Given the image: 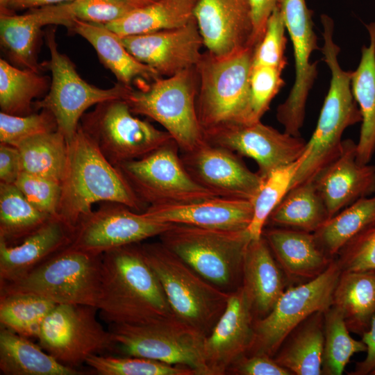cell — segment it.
Here are the masks:
<instances>
[{"label":"cell","instance_id":"cell-29","mask_svg":"<svg viewBox=\"0 0 375 375\" xmlns=\"http://www.w3.org/2000/svg\"><path fill=\"white\" fill-rule=\"evenodd\" d=\"M366 28L369 44L362 47L360 62L351 76L352 93L362 117L356 143L357 160L361 164L369 163L375 152V22Z\"/></svg>","mask_w":375,"mask_h":375},{"label":"cell","instance_id":"cell-30","mask_svg":"<svg viewBox=\"0 0 375 375\" xmlns=\"http://www.w3.org/2000/svg\"><path fill=\"white\" fill-rule=\"evenodd\" d=\"M0 371L4 375H80L29 340L1 326Z\"/></svg>","mask_w":375,"mask_h":375},{"label":"cell","instance_id":"cell-53","mask_svg":"<svg viewBox=\"0 0 375 375\" xmlns=\"http://www.w3.org/2000/svg\"><path fill=\"white\" fill-rule=\"evenodd\" d=\"M74 0H11L8 10H23L37 8L48 6L68 3Z\"/></svg>","mask_w":375,"mask_h":375},{"label":"cell","instance_id":"cell-13","mask_svg":"<svg viewBox=\"0 0 375 375\" xmlns=\"http://www.w3.org/2000/svg\"><path fill=\"white\" fill-rule=\"evenodd\" d=\"M341 274L335 258L317 278L286 288L272 310L254 322V340L247 354L274 357L289 333L312 313L332 304L333 293Z\"/></svg>","mask_w":375,"mask_h":375},{"label":"cell","instance_id":"cell-11","mask_svg":"<svg viewBox=\"0 0 375 375\" xmlns=\"http://www.w3.org/2000/svg\"><path fill=\"white\" fill-rule=\"evenodd\" d=\"M80 126L115 166L142 158L174 140L166 131L135 117L122 99L97 104L83 115Z\"/></svg>","mask_w":375,"mask_h":375},{"label":"cell","instance_id":"cell-22","mask_svg":"<svg viewBox=\"0 0 375 375\" xmlns=\"http://www.w3.org/2000/svg\"><path fill=\"white\" fill-rule=\"evenodd\" d=\"M356 143L342 141L340 155L312 181L329 219L357 200L375 194V165L357 160Z\"/></svg>","mask_w":375,"mask_h":375},{"label":"cell","instance_id":"cell-33","mask_svg":"<svg viewBox=\"0 0 375 375\" xmlns=\"http://www.w3.org/2000/svg\"><path fill=\"white\" fill-rule=\"evenodd\" d=\"M44 26L39 8L19 15L1 14V45L18 67L38 72L42 69L38 60V49Z\"/></svg>","mask_w":375,"mask_h":375},{"label":"cell","instance_id":"cell-4","mask_svg":"<svg viewBox=\"0 0 375 375\" xmlns=\"http://www.w3.org/2000/svg\"><path fill=\"white\" fill-rule=\"evenodd\" d=\"M255 47L225 57L204 53L196 67V107L204 131L257 120L251 101L250 74Z\"/></svg>","mask_w":375,"mask_h":375},{"label":"cell","instance_id":"cell-54","mask_svg":"<svg viewBox=\"0 0 375 375\" xmlns=\"http://www.w3.org/2000/svg\"><path fill=\"white\" fill-rule=\"evenodd\" d=\"M131 5H132L135 8L143 7L148 4H150L153 2H155L157 0H126Z\"/></svg>","mask_w":375,"mask_h":375},{"label":"cell","instance_id":"cell-17","mask_svg":"<svg viewBox=\"0 0 375 375\" xmlns=\"http://www.w3.org/2000/svg\"><path fill=\"white\" fill-rule=\"evenodd\" d=\"M208 143L228 149L257 163L258 174L265 178L274 170L297 160L306 142L260 121L233 124L204 131Z\"/></svg>","mask_w":375,"mask_h":375},{"label":"cell","instance_id":"cell-20","mask_svg":"<svg viewBox=\"0 0 375 375\" xmlns=\"http://www.w3.org/2000/svg\"><path fill=\"white\" fill-rule=\"evenodd\" d=\"M203 45L217 57L256 47L249 0H199L194 10Z\"/></svg>","mask_w":375,"mask_h":375},{"label":"cell","instance_id":"cell-51","mask_svg":"<svg viewBox=\"0 0 375 375\" xmlns=\"http://www.w3.org/2000/svg\"><path fill=\"white\" fill-rule=\"evenodd\" d=\"M362 340L367 346L366 357L357 362L354 370L349 375H372L375 372V315L369 329L362 335Z\"/></svg>","mask_w":375,"mask_h":375},{"label":"cell","instance_id":"cell-52","mask_svg":"<svg viewBox=\"0 0 375 375\" xmlns=\"http://www.w3.org/2000/svg\"><path fill=\"white\" fill-rule=\"evenodd\" d=\"M278 1L279 0H249L257 44L262 38L268 18L278 5Z\"/></svg>","mask_w":375,"mask_h":375},{"label":"cell","instance_id":"cell-36","mask_svg":"<svg viewBox=\"0 0 375 375\" xmlns=\"http://www.w3.org/2000/svg\"><path fill=\"white\" fill-rule=\"evenodd\" d=\"M51 79L40 72L0 60L1 111L13 115L31 113L34 99L49 91Z\"/></svg>","mask_w":375,"mask_h":375},{"label":"cell","instance_id":"cell-38","mask_svg":"<svg viewBox=\"0 0 375 375\" xmlns=\"http://www.w3.org/2000/svg\"><path fill=\"white\" fill-rule=\"evenodd\" d=\"M51 217L31 205L15 184L0 183V241L17 244Z\"/></svg>","mask_w":375,"mask_h":375},{"label":"cell","instance_id":"cell-23","mask_svg":"<svg viewBox=\"0 0 375 375\" xmlns=\"http://www.w3.org/2000/svg\"><path fill=\"white\" fill-rule=\"evenodd\" d=\"M143 213L155 220L201 228L243 230L253 216L250 200L212 197L185 203L149 206Z\"/></svg>","mask_w":375,"mask_h":375},{"label":"cell","instance_id":"cell-39","mask_svg":"<svg viewBox=\"0 0 375 375\" xmlns=\"http://www.w3.org/2000/svg\"><path fill=\"white\" fill-rule=\"evenodd\" d=\"M56 306L53 301L33 294L0 293L1 326L28 338H38L44 319Z\"/></svg>","mask_w":375,"mask_h":375},{"label":"cell","instance_id":"cell-47","mask_svg":"<svg viewBox=\"0 0 375 375\" xmlns=\"http://www.w3.org/2000/svg\"><path fill=\"white\" fill-rule=\"evenodd\" d=\"M282 70L270 66H252L250 92L252 110L257 120L269 109L274 97L284 85Z\"/></svg>","mask_w":375,"mask_h":375},{"label":"cell","instance_id":"cell-40","mask_svg":"<svg viewBox=\"0 0 375 375\" xmlns=\"http://www.w3.org/2000/svg\"><path fill=\"white\" fill-rule=\"evenodd\" d=\"M324 344L322 365V375H341L353 354L366 352L367 346L356 340L350 331L341 312L331 306L324 311Z\"/></svg>","mask_w":375,"mask_h":375},{"label":"cell","instance_id":"cell-3","mask_svg":"<svg viewBox=\"0 0 375 375\" xmlns=\"http://www.w3.org/2000/svg\"><path fill=\"white\" fill-rule=\"evenodd\" d=\"M323 27V60L331 71L328 93L316 128L306 142V156L292 181L290 188L310 182L340 153L342 136L348 127L361 122L362 117L351 90L352 71H344L338 61L340 47L333 40V20L321 15Z\"/></svg>","mask_w":375,"mask_h":375},{"label":"cell","instance_id":"cell-9","mask_svg":"<svg viewBox=\"0 0 375 375\" xmlns=\"http://www.w3.org/2000/svg\"><path fill=\"white\" fill-rule=\"evenodd\" d=\"M45 39L50 59L42 67L51 73V85L47 94L35 101L33 106L37 110H48L53 115L57 131L68 144L74 138L86 110L106 101L124 99L131 86L117 83L103 89L88 83L80 76L70 58L58 49L55 28L47 30Z\"/></svg>","mask_w":375,"mask_h":375},{"label":"cell","instance_id":"cell-46","mask_svg":"<svg viewBox=\"0 0 375 375\" xmlns=\"http://www.w3.org/2000/svg\"><path fill=\"white\" fill-rule=\"evenodd\" d=\"M15 185L40 211L57 217L62 185L53 180L21 172Z\"/></svg>","mask_w":375,"mask_h":375},{"label":"cell","instance_id":"cell-19","mask_svg":"<svg viewBox=\"0 0 375 375\" xmlns=\"http://www.w3.org/2000/svg\"><path fill=\"white\" fill-rule=\"evenodd\" d=\"M117 37L133 57L160 76L196 67L203 56V42L194 18L178 28Z\"/></svg>","mask_w":375,"mask_h":375},{"label":"cell","instance_id":"cell-1","mask_svg":"<svg viewBox=\"0 0 375 375\" xmlns=\"http://www.w3.org/2000/svg\"><path fill=\"white\" fill-rule=\"evenodd\" d=\"M97 309L110 325L148 324L174 315L141 242L102 255Z\"/></svg>","mask_w":375,"mask_h":375},{"label":"cell","instance_id":"cell-28","mask_svg":"<svg viewBox=\"0 0 375 375\" xmlns=\"http://www.w3.org/2000/svg\"><path fill=\"white\" fill-rule=\"evenodd\" d=\"M324 344V311H317L289 333L273 358L292 375H322Z\"/></svg>","mask_w":375,"mask_h":375},{"label":"cell","instance_id":"cell-16","mask_svg":"<svg viewBox=\"0 0 375 375\" xmlns=\"http://www.w3.org/2000/svg\"><path fill=\"white\" fill-rule=\"evenodd\" d=\"M172 224L155 220L143 212L110 203L83 217L66 248L92 255L160 236Z\"/></svg>","mask_w":375,"mask_h":375},{"label":"cell","instance_id":"cell-31","mask_svg":"<svg viewBox=\"0 0 375 375\" xmlns=\"http://www.w3.org/2000/svg\"><path fill=\"white\" fill-rule=\"evenodd\" d=\"M331 306L341 312L349 331L361 336L375 315V270L341 272Z\"/></svg>","mask_w":375,"mask_h":375},{"label":"cell","instance_id":"cell-7","mask_svg":"<svg viewBox=\"0 0 375 375\" xmlns=\"http://www.w3.org/2000/svg\"><path fill=\"white\" fill-rule=\"evenodd\" d=\"M199 88L197 68L149 82L137 89L129 88L124 99L134 115L159 123L182 152L195 149L206 142L196 107Z\"/></svg>","mask_w":375,"mask_h":375},{"label":"cell","instance_id":"cell-48","mask_svg":"<svg viewBox=\"0 0 375 375\" xmlns=\"http://www.w3.org/2000/svg\"><path fill=\"white\" fill-rule=\"evenodd\" d=\"M335 260L341 272L375 270V226L347 242Z\"/></svg>","mask_w":375,"mask_h":375},{"label":"cell","instance_id":"cell-49","mask_svg":"<svg viewBox=\"0 0 375 375\" xmlns=\"http://www.w3.org/2000/svg\"><path fill=\"white\" fill-rule=\"evenodd\" d=\"M227 374L235 375H292L278 364L273 357L265 354H246L236 360Z\"/></svg>","mask_w":375,"mask_h":375},{"label":"cell","instance_id":"cell-43","mask_svg":"<svg viewBox=\"0 0 375 375\" xmlns=\"http://www.w3.org/2000/svg\"><path fill=\"white\" fill-rule=\"evenodd\" d=\"M57 131L53 115L42 109L39 113L13 115L0 112V142L17 147L34 135Z\"/></svg>","mask_w":375,"mask_h":375},{"label":"cell","instance_id":"cell-50","mask_svg":"<svg viewBox=\"0 0 375 375\" xmlns=\"http://www.w3.org/2000/svg\"><path fill=\"white\" fill-rule=\"evenodd\" d=\"M21 172V160L18 149L0 143V183L15 184Z\"/></svg>","mask_w":375,"mask_h":375},{"label":"cell","instance_id":"cell-55","mask_svg":"<svg viewBox=\"0 0 375 375\" xmlns=\"http://www.w3.org/2000/svg\"><path fill=\"white\" fill-rule=\"evenodd\" d=\"M11 0H0L1 14H9L8 6Z\"/></svg>","mask_w":375,"mask_h":375},{"label":"cell","instance_id":"cell-15","mask_svg":"<svg viewBox=\"0 0 375 375\" xmlns=\"http://www.w3.org/2000/svg\"><path fill=\"white\" fill-rule=\"evenodd\" d=\"M278 6L292 44L295 76L288 97L277 108L276 119L284 132L299 137L308 97L317 76V62L310 61L312 52L319 49L317 37L306 0H279Z\"/></svg>","mask_w":375,"mask_h":375},{"label":"cell","instance_id":"cell-44","mask_svg":"<svg viewBox=\"0 0 375 375\" xmlns=\"http://www.w3.org/2000/svg\"><path fill=\"white\" fill-rule=\"evenodd\" d=\"M285 31L278 5L269 17L265 33L254 49L252 66H270L282 71L284 69L287 65Z\"/></svg>","mask_w":375,"mask_h":375},{"label":"cell","instance_id":"cell-34","mask_svg":"<svg viewBox=\"0 0 375 375\" xmlns=\"http://www.w3.org/2000/svg\"><path fill=\"white\" fill-rule=\"evenodd\" d=\"M329 219L312 181L291 188L270 214L267 224L315 233Z\"/></svg>","mask_w":375,"mask_h":375},{"label":"cell","instance_id":"cell-37","mask_svg":"<svg viewBox=\"0 0 375 375\" xmlns=\"http://www.w3.org/2000/svg\"><path fill=\"white\" fill-rule=\"evenodd\" d=\"M375 226V194L362 198L328 219L314 233L318 243L331 257L351 240Z\"/></svg>","mask_w":375,"mask_h":375},{"label":"cell","instance_id":"cell-56","mask_svg":"<svg viewBox=\"0 0 375 375\" xmlns=\"http://www.w3.org/2000/svg\"><path fill=\"white\" fill-rule=\"evenodd\" d=\"M372 375H375V372H373V374H372Z\"/></svg>","mask_w":375,"mask_h":375},{"label":"cell","instance_id":"cell-8","mask_svg":"<svg viewBox=\"0 0 375 375\" xmlns=\"http://www.w3.org/2000/svg\"><path fill=\"white\" fill-rule=\"evenodd\" d=\"M101 269L102 255L65 249L22 278L0 284V293H28L56 304L97 308Z\"/></svg>","mask_w":375,"mask_h":375},{"label":"cell","instance_id":"cell-32","mask_svg":"<svg viewBox=\"0 0 375 375\" xmlns=\"http://www.w3.org/2000/svg\"><path fill=\"white\" fill-rule=\"evenodd\" d=\"M199 0H157L131 10L122 17L103 24L118 36L149 33L183 26L194 17Z\"/></svg>","mask_w":375,"mask_h":375},{"label":"cell","instance_id":"cell-45","mask_svg":"<svg viewBox=\"0 0 375 375\" xmlns=\"http://www.w3.org/2000/svg\"><path fill=\"white\" fill-rule=\"evenodd\" d=\"M68 20L106 24L115 21L135 8L126 0H74L64 3Z\"/></svg>","mask_w":375,"mask_h":375},{"label":"cell","instance_id":"cell-42","mask_svg":"<svg viewBox=\"0 0 375 375\" xmlns=\"http://www.w3.org/2000/svg\"><path fill=\"white\" fill-rule=\"evenodd\" d=\"M85 364L100 375H197L185 366L131 356L95 354Z\"/></svg>","mask_w":375,"mask_h":375},{"label":"cell","instance_id":"cell-27","mask_svg":"<svg viewBox=\"0 0 375 375\" xmlns=\"http://www.w3.org/2000/svg\"><path fill=\"white\" fill-rule=\"evenodd\" d=\"M69 29L93 47L101 62L115 75L119 83L131 86L135 81L152 82L162 77L133 57L117 35L103 24L74 19Z\"/></svg>","mask_w":375,"mask_h":375},{"label":"cell","instance_id":"cell-35","mask_svg":"<svg viewBox=\"0 0 375 375\" xmlns=\"http://www.w3.org/2000/svg\"><path fill=\"white\" fill-rule=\"evenodd\" d=\"M19 150L22 172L60 183L64 179L68 144L58 131L41 133L22 141Z\"/></svg>","mask_w":375,"mask_h":375},{"label":"cell","instance_id":"cell-12","mask_svg":"<svg viewBox=\"0 0 375 375\" xmlns=\"http://www.w3.org/2000/svg\"><path fill=\"white\" fill-rule=\"evenodd\" d=\"M178 150L177 144L172 140L142 158L116 165L147 207L185 203L217 196L191 177Z\"/></svg>","mask_w":375,"mask_h":375},{"label":"cell","instance_id":"cell-26","mask_svg":"<svg viewBox=\"0 0 375 375\" xmlns=\"http://www.w3.org/2000/svg\"><path fill=\"white\" fill-rule=\"evenodd\" d=\"M242 285L251 301L256 319L265 317L288 287L282 269L262 236L251 240L248 245Z\"/></svg>","mask_w":375,"mask_h":375},{"label":"cell","instance_id":"cell-14","mask_svg":"<svg viewBox=\"0 0 375 375\" xmlns=\"http://www.w3.org/2000/svg\"><path fill=\"white\" fill-rule=\"evenodd\" d=\"M97 310L91 306L56 304L42 325L40 345L58 362L74 369L92 355L115 351L111 333L98 322Z\"/></svg>","mask_w":375,"mask_h":375},{"label":"cell","instance_id":"cell-21","mask_svg":"<svg viewBox=\"0 0 375 375\" xmlns=\"http://www.w3.org/2000/svg\"><path fill=\"white\" fill-rule=\"evenodd\" d=\"M256 320L251 301L242 286L229 294L226 307L203 342V357L210 375L227 374L247 354L254 340Z\"/></svg>","mask_w":375,"mask_h":375},{"label":"cell","instance_id":"cell-41","mask_svg":"<svg viewBox=\"0 0 375 375\" xmlns=\"http://www.w3.org/2000/svg\"><path fill=\"white\" fill-rule=\"evenodd\" d=\"M306 151L296 161L281 167L264 178L257 194L251 201L253 216L247 227L251 240H258L272 212L290 190L293 178L306 156Z\"/></svg>","mask_w":375,"mask_h":375},{"label":"cell","instance_id":"cell-25","mask_svg":"<svg viewBox=\"0 0 375 375\" xmlns=\"http://www.w3.org/2000/svg\"><path fill=\"white\" fill-rule=\"evenodd\" d=\"M73 233L59 217H51L17 244L0 241V284L22 278L66 249Z\"/></svg>","mask_w":375,"mask_h":375},{"label":"cell","instance_id":"cell-5","mask_svg":"<svg viewBox=\"0 0 375 375\" xmlns=\"http://www.w3.org/2000/svg\"><path fill=\"white\" fill-rule=\"evenodd\" d=\"M160 242L199 275L231 293L242 285L243 265L251 240L247 230H224L172 224Z\"/></svg>","mask_w":375,"mask_h":375},{"label":"cell","instance_id":"cell-10","mask_svg":"<svg viewBox=\"0 0 375 375\" xmlns=\"http://www.w3.org/2000/svg\"><path fill=\"white\" fill-rule=\"evenodd\" d=\"M110 331L115 351L183 365L197 375H210L203 357L206 337L175 315L142 324H113Z\"/></svg>","mask_w":375,"mask_h":375},{"label":"cell","instance_id":"cell-18","mask_svg":"<svg viewBox=\"0 0 375 375\" xmlns=\"http://www.w3.org/2000/svg\"><path fill=\"white\" fill-rule=\"evenodd\" d=\"M181 157L191 177L218 197L252 201L264 180L240 156L208 142Z\"/></svg>","mask_w":375,"mask_h":375},{"label":"cell","instance_id":"cell-6","mask_svg":"<svg viewBox=\"0 0 375 375\" xmlns=\"http://www.w3.org/2000/svg\"><path fill=\"white\" fill-rule=\"evenodd\" d=\"M174 315L204 337L224 311L230 293L216 287L160 242L141 243Z\"/></svg>","mask_w":375,"mask_h":375},{"label":"cell","instance_id":"cell-24","mask_svg":"<svg viewBox=\"0 0 375 375\" xmlns=\"http://www.w3.org/2000/svg\"><path fill=\"white\" fill-rule=\"evenodd\" d=\"M262 236L282 269L288 287L317 278L335 260L319 245L313 233L271 226L264 228Z\"/></svg>","mask_w":375,"mask_h":375},{"label":"cell","instance_id":"cell-2","mask_svg":"<svg viewBox=\"0 0 375 375\" xmlns=\"http://www.w3.org/2000/svg\"><path fill=\"white\" fill-rule=\"evenodd\" d=\"M61 185L57 217L73 231L97 202L122 204L138 212L148 208L80 124L68 143L67 167Z\"/></svg>","mask_w":375,"mask_h":375}]
</instances>
